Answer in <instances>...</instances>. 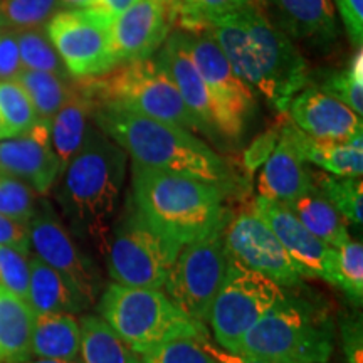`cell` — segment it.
Here are the masks:
<instances>
[{
	"instance_id": "cell-39",
	"label": "cell",
	"mask_w": 363,
	"mask_h": 363,
	"mask_svg": "<svg viewBox=\"0 0 363 363\" xmlns=\"http://www.w3.org/2000/svg\"><path fill=\"white\" fill-rule=\"evenodd\" d=\"M0 286L27 301L29 256L13 247L0 246Z\"/></svg>"
},
{
	"instance_id": "cell-23",
	"label": "cell",
	"mask_w": 363,
	"mask_h": 363,
	"mask_svg": "<svg viewBox=\"0 0 363 363\" xmlns=\"http://www.w3.org/2000/svg\"><path fill=\"white\" fill-rule=\"evenodd\" d=\"M207 30L214 35L217 45L220 48L230 67L240 79L251 89L264 93V81H262L259 66L254 56V49L249 39L246 22L242 12L227 13L219 19L212 21L207 26Z\"/></svg>"
},
{
	"instance_id": "cell-37",
	"label": "cell",
	"mask_w": 363,
	"mask_h": 363,
	"mask_svg": "<svg viewBox=\"0 0 363 363\" xmlns=\"http://www.w3.org/2000/svg\"><path fill=\"white\" fill-rule=\"evenodd\" d=\"M38 207V194L24 182L0 174V214L29 224Z\"/></svg>"
},
{
	"instance_id": "cell-36",
	"label": "cell",
	"mask_w": 363,
	"mask_h": 363,
	"mask_svg": "<svg viewBox=\"0 0 363 363\" xmlns=\"http://www.w3.org/2000/svg\"><path fill=\"white\" fill-rule=\"evenodd\" d=\"M323 93L330 94L345 106H348L358 116L363 115V52L357 49L350 65L345 69L326 72L315 86Z\"/></svg>"
},
{
	"instance_id": "cell-42",
	"label": "cell",
	"mask_w": 363,
	"mask_h": 363,
	"mask_svg": "<svg viewBox=\"0 0 363 363\" xmlns=\"http://www.w3.org/2000/svg\"><path fill=\"white\" fill-rule=\"evenodd\" d=\"M337 6L348 38L357 49L363 44V0H331Z\"/></svg>"
},
{
	"instance_id": "cell-22",
	"label": "cell",
	"mask_w": 363,
	"mask_h": 363,
	"mask_svg": "<svg viewBox=\"0 0 363 363\" xmlns=\"http://www.w3.org/2000/svg\"><path fill=\"white\" fill-rule=\"evenodd\" d=\"M94 103L78 79H72L69 94L51 123V145L61 163V174L79 152L91 126Z\"/></svg>"
},
{
	"instance_id": "cell-47",
	"label": "cell",
	"mask_w": 363,
	"mask_h": 363,
	"mask_svg": "<svg viewBox=\"0 0 363 363\" xmlns=\"http://www.w3.org/2000/svg\"><path fill=\"white\" fill-rule=\"evenodd\" d=\"M67 9H84L96 7V0H61Z\"/></svg>"
},
{
	"instance_id": "cell-46",
	"label": "cell",
	"mask_w": 363,
	"mask_h": 363,
	"mask_svg": "<svg viewBox=\"0 0 363 363\" xmlns=\"http://www.w3.org/2000/svg\"><path fill=\"white\" fill-rule=\"evenodd\" d=\"M140 0H96V7L101 9V11L106 13H110L111 17H116L120 16V13L128 11V9H131Z\"/></svg>"
},
{
	"instance_id": "cell-34",
	"label": "cell",
	"mask_w": 363,
	"mask_h": 363,
	"mask_svg": "<svg viewBox=\"0 0 363 363\" xmlns=\"http://www.w3.org/2000/svg\"><path fill=\"white\" fill-rule=\"evenodd\" d=\"M67 9L61 0H0V30L44 29L57 12Z\"/></svg>"
},
{
	"instance_id": "cell-8",
	"label": "cell",
	"mask_w": 363,
	"mask_h": 363,
	"mask_svg": "<svg viewBox=\"0 0 363 363\" xmlns=\"http://www.w3.org/2000/svg\"><path fill=\"white\" fill-rule=\"evenodd\" d=\"M284 289L229 256L225 278L208 311L217 347L238 353L244 335L284 298Z\"/></svg>"
},
{
	"instance_id": "cell-40",
	"label": "cell",
	"mask_w": 363,
	"mask_h": 363,
	"mask_svg": "<svg viewBox=\"0 0 363 363\" xmlns=\"http://www.w3.org/2000/svg\"><path fill=\"white\" fill-rule=\"evenodd\" d=\"M22 69L16 33L0 30V81H16Z\"/></svg>"
},
{
	"instance_id": "cell-43",
	"label": "cell",
	"mask_w": 363,
	"mask_h": 363,
	"mask_svg": "<svg viewBox=\"0 0 363 363\" xmlns=\"http://www.w3.org/2000/svg\"><path fill=\"white\" fill-rule=\"evenodd\" d=\"M0 246L13 247L30 256L29 227L0 214Z\"/></svg>"
},
{
	"instance_id": "cell-24",
	"label": "cell",
	"mask_w": 363,
	"mask_h": 363,
	"mask_svg": "<svg viewBox=\"0 0 363 363\" xmlns=\"http://www.w3.org/2000/svg\"><path fill=\"white\" fill-rule=\"evenodd\" d=\"M81 326L74 315L44 313L35 315L30 355L45 360L79 362Z\"/></svg>"
},
{
	"instance_id": "cell-28",
	"label": "cell",
	"mask_w": 363,
	"mask_h": 363,
	"mask_svg": "<svg viewBox=\"0 0 363 363\" xmlns=\"http://www.w3.org/2000/svg\"><path fill=\"white\" fill-rule=\"evenodd\" d=\"M291 208V212L298 217L299 222L306 227L310 233L323 240L326 246L340 247L347 240H350L348 233V222L335 211V207L313 187L294 199L293 202L284 203Z\"/></svg>"
},
{
	"instance_id": "cell-31",
	"label": "cell",
	"mask_w": 363,
	"mask_h": 363,
	"mask_svg": "<svg viewBox=\"0 0 363 363\" xmlns=\"http://www.w3.org/2000/svg\"><path fill=\"white\" fill-rule=\"evenodd\" d=\"M326 283L337 286L340 291L360 308L363 301V246L360 240H347L343 246L331 247L326 262Z\"/></svg>"
},
{
	"instance_id": "cell-11",
	"label": "cell",
	"mask_w": 363,
	"mask_h": 363,
	"mask_svg": "<svg viewBox=\"0 0 363 363\" xmlns=\"http://www.w3.org/2000/svg\"><path fill=\"white\" fill-rule=\"evenodd\" d=\"M222 233L224 229L182 246L163 284V293L174 305L201 325H207L208 311L229 266Z\"/></svg>"
},
{
	"instance_id": "cell-14",
	"label": "cell",
	"mask_w": 363,
	"mask_h": 363,
	"mask_svg": "<svg viewBox=\"0 0 363 363\" xmlns=\"http://www.w3.org/2000/svg\"><path fill=\"white\" fill-rule=\"evenodd\" d=\"M222 235L229 256L242 266L266 276L281 288H294L301 283L296 264L251 207L230 216Z\"/></svg>"
},
{
	"instance_id": "cell-4",
	"label": "cell",
	"mask_w": 363,
	"mask_h": 363,
	"mask_svg": "<svg viewBox=\"0 0 363 363\" xmlns=\"http://www.w3.org/2000/svg\"><path fill=\"white\" fill-rule=\"evenodd\" d=\"M335 331L325 310L286 296L244 335L238 353L266 363H326Z\"/></svg>"
},
{
	"instance_id": "cell-41",
	"label": "cell",
	"mask_w": 363,
	"mask_h": 363,
	"mask_svg": "<svg viewBox=\"0 0 363 363\" xmlns=\"http://www.w3.org/2000/svg\"><path fill=\"white\" fill-rule=\"evenodd\" d=\"M342 343L348 363H363V331L360 313L342 320Z\"/></svg>"
},
{
	"instance_id": "cell-33",
	"label": "cell",
	"mask_w": 363,
	"mask_h": 363,
	"mask_svg": "<svg viewBox=\"0 0 363 363\" xmlns=\"http://www.w3.org/2000/svg\"><path fill=\"white\" fill-rule=\"evenodd\" d=\"M33 103L17 81H0V140L29 133L38 125Z\"/></svg>"
},
{
	"instance_id": "cell-35",
	"label": "cell",
	"mask_w": 363,
	"mask_h": 363,
	"mask_svg": "<svg viewBox=\"0 0 363 363\" xmlns=\"http://www.w3.org/2000/svg\"><path fill=\"white\" fill-rule=\"evenodd\" d=\"M16 39L24 69L51 72L62 79H72L56 48L45 34V29L22 30L16 33Z\"/></svg>"
},
{
	"instance_id": "cell-19",
	"label": "cell",
	"mask_w": 363,
	"mask_h": 363,
	"mask_svg": "<svg viewBox=\"0 0 363 363\" xmlns=\"http://www.w3.org/2000/svg\"><path fill=\"white\" fill-rule=\"evenodd\" d=\"M286 113L298 130L321 142H350L363 135L362 116L315 86L299 91Z\"/></svg>"
},
{
	"instance_id": "cell-16",
	"label": "cell",
	"mask_w": 363,
	"mask_h": 363,
	"mask_svg": "<svg viewBox=\"0 0 363 363\" xmlns=\"http://www.w3.org/2000/svg\"><path fill=\"white\" fill-rule=\"evenodd\" d=\"M174 24V13L165 0H140L116 16L111 26L116 66L152 59Z\"/></svg>"
},
{
	"instance_id": "cell-27",
	"label": "cell",
	"mask_w": 363,
	"mask_h": 363,
	"mask_svg": "<svg viewBox=\"0 0 363 363\" xmlns=\"http://www.w3.org/2000/svg\"><path fill=\"white\" fill-rule=\"evenodd\" d=\"M293 136L305 162L320 167L326 174L362 179L363 135L355 136L350 142H321L310 138L293 125Z\"/></svg>"
},
{
	"instance_id": "cell-2",
	"label": "cell",
	"mask_w": 363,
	"mask_h": 363,
	"mask_svg": "<svg viewBox=\"0 0 363 363\" xmlns=\"http://www.w3.org/2000/svg\"><path fill=\"white\" fill-rule=\"evenodd\" d=\"M91 120L131 162L219 185L230 195L239 190L225 158L190 130L115 106H94Z\"/></svg>"
},
{
	"instance_id": "cell-17",
	"label": "cell",
	"mask_w": 363,
	"mask_h": 363,
	"mask_svg": "<svg viewBox=\"0 0 363 363\" xmlns=\"http://www.w3.org/2000/svg\"><path fill=\"white\" fill-rule=\"evenodd\" d=\"M0 174L49 194L61 177V163L51 145V128L38 123L29 133L0 140Z\"/></svg>"
},
{
	"instance_id": "cell-25",
	"label": "cell",
	"mask_w": 363,
	"mask_h": 363,
	"mask_svg": "<svg viewBox=\"0 0 363 363\" xmlns=\"http://www.w3.org/2000/svg\"><path fill=\"white\" fill-rule=\"evenodd\" d=\"M27 305L33 308L34 315H44V313L76 315V313L88 310L83 299L72 291L66 279L34 254L29 256Z\"/></svg>"
},
{
	"instance_id": "cell-44",
	"label": "cell",
	"mask_w": 363,
	"mask_h": 363,
	"mask_svg": "<svg viewBox=\"0 0 363 363\" xmlns=\"http://www.w3.org/2000/svg\"><path fill=\"white\" fill-rule=\"evenodd\" d=\"M279 131H281V125L274 126V128L267 131L262 136L254 142L246 153H244V163H246V169L249 172L259 169L267 160V157L271 155V152L274 150L276 143H278L279 138Z\"/></svg>"
},
{
	"instance_id": "cell-5",
	"label": "cell",
	"mask_w": 363,
	"mask_h": 363,
	"mask_svg": "<svg viewBox=\"0 0 363 363\" xmlns=\"http://www.w3.org/2000/svg\"><path fill=\"white\" fill-rule=\"evenodd\" d=\"M103 321L140 357L175 340H206V325L174 305L163 289L111 283L99 296Z\"/></svg>"
},
{
	"instance_id": "cell-7",
	"label": "cell",
	"mask_w": 363,
	"mask_h": 363,
	"mask_svg": "<svg viewBox=\"0 0 363 363\" xmlns=\"http://www.w3.org/2000/svg\"><path fill=\"white\" fill-rule=\"evenodd\" d=\"M182 246L163 239L140 217L126 197L113 222L104 259L115 284L163 289Z\"/></svg>"
},
{
	"instance_id": "cell-13",
	"label": "cell",
	"mask_w": 363,
	"mask_h": 363,
	"mask_svg": "<svg viewBox=\"0 0 363 363\" xmlns=\"http://www.w3.org/2000/svg\"><path fill=\"white\" fill-rule=\"evenodd\" d=\"M189 51L199 74L214 99L224 125V138H239L247 120L256 111V94L233 71L214 35L207 29L185 33Z\"/></svg>"
},
{
	"instance_id": "cell-1",
	"label": "cell",
	"mask_w": 363,
	"mask_h": 363,
	"mask_svg": "<svg viewBox=\"0 0 363 363\" xmlns=\"http://www.w3.org/2000/svg\"><path fill=\"white\" fill-rule=\"evenodd\" d=\"M128 155L91 123L79 152L57 179L56 199L69 233L104 256L123 194Z\"/></svg>"
},
{
	"instance_id": "cell-26",
	"label": "cell",
	"mask_w": 363,
	"mask_h": 363,
	"mask_svg": "<svg viewBox=\"0 0 363 363\" xmlns=\"http://www.w3.org/2000/svg\"><path fill=\"white\" fill-rule=\"evenodd\" d=\"M34 318L27 301L0 286V363L30 360Z\"/></svg>"
},
{
	"instance_id": "cell-29",
	"label": "cell",
	"mask_w": 363,
	"mask_h": 363,
	"mask_svg": "<svg viewBox=\"0 0 363 363\" xmlns=\"http://www.w3.org/2000/svg\"><path fill=\"white\" fill-rule=\"evenodd\" d=\"M79 326V363H143L142 357L131 350L101 316H83Z\"/></svg>"
},
{
	"instance_id": "cell-30",
	"label": "cell",
	"mask_w": 363,
	"mask_h": 363,
	"mask_svg": "<svg viewBox=\"0 0 363 363\" xmlns=\"http://www.w3.org/2000/svg\"><path fill=\"white\" fill-rule=\"evenodd\" d=\"M72 79H62L51 72L22 69L16 81L33 103L39 123L51 128L54 116L61 110L69 94Z\"/></svg>"
},
{
	"instance_id": "cell-6",
	"label": "cell",
	"mask_w": 363,
	"mask_h": 363,
	"mask_svg": "<svg viewBox=\"0 0 363 363\" xmlns=\"http://www.w3.org/2000/svg\"><path fill=\"white\" fill-rule=\"evenodd\" d=\"M78 81L94 106L121 108L211 138L206 126L189 110L174 83L153 59L123 62L101 76Z\"/></svg>"
},
{
	"instance_id": "cell-9",
	"label": "cell",
	"mask_w": 363,
	"mask_h": 363,
	"mask_svg": "<svg viewBox=\"0 0 363 363\" xmlns=\"http://www.w3.org/2000/svg\"><path fill=\"white\" fill-rule=\"evenodd\" d=\"M259 66L264 93L262 96L279 113L288 111L289 101L311 83V69L293 40L274 26L259 2L240 9Z\"/></svg>"
},
{
	"instance_id": "cell-48",
	"label": "cell",
	"mask_w": 363,
	"mask_h": 363,
	"mask_svg": "<svg viewBox=\"0 0 363 363\" xmlns=\"http://www.w3.org/2000/svg\"><path fill=\"white\" fill-rule=\"evenodd\" d=\"M26 363H79V362H65V360H45V358H35V360H27Z\"/></svg>"
},
{
	"instance_id": "cell-12",
	"label": "cell",
	"mask_w": 363,
	"mask_h": 363,
	"mask_svg": "<svg viewBox=\"0 0 363 363\" xmlns=\"http://www.w3.org/2000/svg\"><path fill=\"white\" fill-rule=\"evenodd\" d=\"M27 227L34 256L57 271L86 306H93L101 296V274L94 261L86 256L76 242L65 222L59 219L52 203L45 199L38 201Z\"/></svg>"
},
{
	"instance_id": "cell-3",
	"label": "cell",
	"mask_w": 363,
	"mask_h": 363,
	"mask_svg": "<svg viewBox=\"0 0 363 363\" xmlns=\"http://www.w3.org/2000/svg\"><path fill=\"white\" fill-rule=\"evenodd\" d=\"M219 185L131 162V202L158 235L177 246L219 233L230 219Z\"/></svg>"
},
{
	"instance_id": "cell-38",
	"label": "cell",
	"mask_w": 363,
	"mask_h": 363,
	"mask_svg": "<svg viewBox=\"0 0 363 363\" xmlns=\"http://www.w3.org/2000/svg\"><path fill=\"white\" fill-rule=\"evenodd\" d=\"M143 363H219L203 348L202 340H175L142 357Z\"/></svg>"
},
{
	"instance_id": "cell-15",
	"label": "cell",
	"mask_w": 363,
	"mask_h": 363,
	"mask_svg": "<svg viewBox=\"0 0 363 363\" xmlns=\"http://www.w3.org/2000/svg\"><path fill=\"white\" fill-rule=\"evenodd\" d=\"M153 61L163 71V74L174 83L189 110L206 126L212 142H219L220 138H224L222 116L194 65V59L189 51L187 34L184 30L170 34L157 51V57Z\"/></svg>"
},
{
	"instance_id": "cell-21",
	"label": "cell",
	"mask_w": 363,
	"mask_h": 363,
	"mask_svg": "<svg viewBox=\"0 0 363 363\" xmlns=\"http://www.w3.org/2000/svg\"><path fill=\"white\" fill-rule=\"evenodd\" d=\"M269 4L276 13V27L288 38L316 45L337 39V17L331 0H269Z\"/></svg>"
},
{
	"instance_id": "cell-45",
	"label": "cell",
	"mask_w": 363,
	"mask_h": 363,
	"mask_svg": "<svg viewBox=\"0 0 363 363\" xmlns=\"http://www.w3.org/2000/svg\"><path fill=\"white\" fill-rule=\"evenodd\" d=\"M203 348L211 353L212 357L216 358L219 363H266L262 360H257V358L247 357V355H240V353H233V352H227L224 348L217 347V345H212L208 342V338L202 340Z\"/></svg>"
},
{
	"instance_id": "cell-10",
	"label": "cell",
	"mask_w": 363,
	"mask_h": 363,
	"mask_svg": "<svg viewBox=\"0 0 363 363\" xmlns=\"http://www.w3.org/2000/svg\"><path fill=\"white\" fill-rule=\"evenodd\" d=\"M113 19L98 7L65 9L44 27L74 79L101 76L116 66Z\"/></svg>"
},
{
	"instance_id": "cell-32",
	"label": "cell",
	"mask_w": 363,
	"mask_h": 363,
	"mask_svg": "<svg viewBox=\"0 0 363 363\" xmlns=\"http://www.w3.org/2000/svg\"><path fill=\"white\" fill-rule=\"evenodd\" d=\"M313 174V184L335 211L350 222L362 227L363 222V184L358 177H337L331 174Z\"/></svg>"
},
{
	"instance_id": "cell-18",
	"label": "cell",
	"mask_w": 363,
	"mask_h": 363,
	"mask_svg": "<svg viewBox=\"0 0 363 363\" xmlns=\"http://www.w3.org/2000/svg\"><path fill=\"white\" fill-rule=\"evenodd\" d=\"M251 208L278 238L281 246L286 249V252L296 264L301 278L325 279L331 247L326 246L323 240L315 238L293 214L291 208L281 202L259 197V195L252 202Z\"/></svg>"
},
{
	"instance_id": "cell-20",
	"label": "cell",
	"mask_w": 363,
	"mask_h": 363,
	"mask_svg": "<svg viewBox=\"0 0 363 363\" xmlns=\"http://www.w3.org/2000/svg\"><path fill=\"white\" fill-rule=\"evenodd\" d=\"M293 136V123H281L278 143L257 177V194L281 203H289L315 187L313 174L306 167Z\"/></svg>"
},
{
	"instance_id": "cell-49",
	"label": "cell",
	"mask_w": 363,
	"mask_h": 363,
	"mask_svg": "<svg viewBox=\"0 0 363 363\" xmlns=\"http://www.w3.org/2000/svg\"><path fill=\"white\" fill-rule=\"evenodd\" d=\"M165 2H169V4H172V0H165Z\"/></svg>"
}]
</instances>
